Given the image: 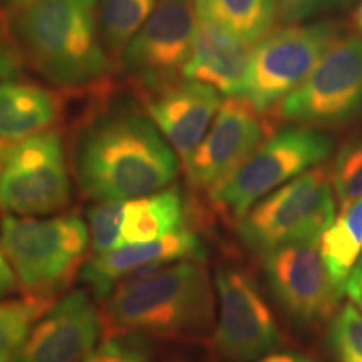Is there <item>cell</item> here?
Returning <instances> with one entry per match:
<instances>
[{"mask_svg": "<svg viewBox=\"0 0 362 362\" xmlns=\"http://www.w3.org/2000/svg\"><path fill=\"white\" fill-rule=\"evenodd\" d=\"M76 171L86 197L129 202L168 187L178 175V160L149 117L123 112L104 117L81 136Z\"/></svg>", "mask_w": 362, "mask_h": 362, "instance_id": "1", "label": "cell"}, {"mask_svg": "<svg viewBox=\"0 0 362 362\" xmlns=\"http://www.w3.org/2000/svg\"><path fill=\"white\" fill-rule=\"evenodd\" d=\"M12 35L27 61L62 88L101 79L111 67L98 19V0H33L19 4Z\"/></svg>", "mask_w": 362, "mask_h": 362, "instance_id": "2", "label": "cell"}, {"mask_svg": "<svg viewBox=\"0 0 362 362\" xmlns=\"http://www.w3.org/2000/svg\"><path fill=\"white\" fill-rule=\"evenodd\" d=\"M107 319L133 334H192L211 324L214 292L202 260H181L124 280L107 297Z\"/></svg>", "mask_w": 362, "mask_h": 362, "instance_id": "3", "label": "cell"}, {"mask_svg": "<svg viewBox=\"0 0 362 362\" xmlns=\"http://www.w3.org/2000/svg\"><path fill=\"white\" fill-rule=\"evenodd\" d=\"M336 218L332 173L317 165L262 198L238 220L250 250L269 253L297 242H320Z\"/></svg>", "mask_w": 362, "mask_h": 362, "instance_id": "4", "label": "cell"}, {"mask_svg": "<svg viewBox=\"0 0 362 362\" xmlns=\"http://www.w3.org/2000/svg\"><path fill=\"white\" fill-rule=\"evenodd\" d=\"M0 247L16 277L34 296L62 287L72 277L89 245L88 226L79 216L7 215L2 220Z\"/></svg>", "mask_w": 362, "mask_h": 362, "instance_id": "5", "label": "cell"}, {"mask_svg": "<svg viewBox=\"0 0 362 362\" xmlns=\"http://www.w3.org/2000/svg\"><path fill=\"white\" fill-rule=\"evenodd\" d=\"M332 153V139L322 131L296 126L270 134L233 175L211 189V200L240 220L262 198L315 168Z\"/></svg>", "mask_w": 362, "mask_h": 362, "instance_id": "6", "label": "cell"}, {"mask_svg": "<svg viewBox=\"0 0 362 362\" xmlns=\"http://www.w3.org/2000/svg\"><path fill=\"white\" fill-rule=\"evenodd\" d=\"M336 34V27L322 22L287 25L265 35L253 47L240 98L267 115L309 78Z\"/></svg>", "mask_w": 362, "mask_h": 362, "instance_id": "7", "label": "cell"}, {"mask_svg": "<svg viewBox=\"0 0 362 362\" xmlns=\"http://www.w3.org/2000/svg\"><path fill=\"white\" fill-rule=\"evenodd\" d=\"M71 200L64 146L57 131H42L6 149L0 170V208L19 216H45Z\"/></svg>", "mask_w": 362, "mask_h": 362, "instance_id": "8", "label": "cell"}, {"mask_svg": "<svg viewBox=\"0 0 362 362\" xmlns=\"http://www.w3.org/2000/svg\"><path fill=\"white\" fill-rule=\"evenodd\" d=\"M362 107V39H339L315 69L277 106V115L302 124H336Z\"/></svg>", "mask_w": 362, "mask_h": 362, "instance_id": "9", "label": "cell"}, {"mask_svg": "<svg viewBox=\"0 0 362 362\" xmlns=\"http://www.w3.org/2000/svg\"><path fill=\"white\" fill-rule=\"evenodd\" d=\"M197 25L192 0H160L153 16L124 49L121 61L126 72L156 93L178 84L192 54Z\"/></svg>", "mask_w": 362, "mask_h": 362, "instance_id": "10", "label": "cell"}, {"mask_svg": "<svg viewBox=\"0 0 362 362\" xmlns=\"http://www.w3.org/2000/svg\"><path fill=\"white\" fill-rule=\"evenodd\" d=\"M218 324L215 342L235 361L259 359L280 344L275 317L253 280L240 269H220L215 275Z\"/></svg>", "mask_w": 362, "mask_h": 362, "instance_id": "11", "label": "cell"}, {"mask_svg": "<svg viewBox=\"0 0 362 362\" xmlns=\"http://www.w3.org/2000/svg\"><path fill=\"white\" fill-rule=\"evenodd\" d=\"M264 270L280 305L302 324L329 317L344 296L330 277L319 242H297L265 253Z\"/></svg>", "mask_w": 362, "mask_h": 362, "instance_id": "12", "label": "cell"}, {"mask_svg": "<svg viewBox=\"0 0 362 362\" xmlns=\"http://www.w3.org/2000/svg\"><path fill=\"white\" fill-rule=\"evenodd\" d=\"M264 115L247 99L226 98L197 151L185 163L189 183L215 189L269 138Z\"/></svg>", "mask_w": 362, "mask_h": 362, "instance_id": "13", "label": "cell"}, {"mask_svg": "<svg viewBox=\"0 0 362 362\" xmlns=\"http://www.w3.org/2000/svg\"><path fill=\"white\" fill-rule=\"evenodd\" d=\"M101 334V317L88 293L71 292L35 322L13 362H84Z\"/></svg>", "mask_w": 362, "mask_h": 362, "instance_id": "14", "label": "cell"}, {"mask_svg": "<svg viewBox=\"0 0 362 362\" xmlns=\"http://www.w3.org/2000/svg\"><path fill=\"white\" fill-rule=\"evenodd\" d=\"M205 247L189 230L144 243H126L94 255L81 269V282L96 298H107L124 280L181 260H203Z\"/></svg>", "mask_w": 362, "mask_h": 362, "instance_id": "15", "label": "cell"}, {"mask_svg": "<svg viewBox=\"0 0 362 362\" xmlns=\"http://www.w3.org/2000/svg\"><path fill=\"white\" fill-rule=\"evenodd\" d=\"M221 103L223 99L215 88L187 81L156 93L146 110L149 119L187 163L206 136Z\"/></svg>", "mask_w": 362, "mask_h": 362, "instance_id": "16", "label": "cell"}, {"mask_svg": "<svg viewBox=\"0 0 362 362\" xmlns=\"http://www.w3.org/2000/svg\"><path fill=\"white\" fill-rule=\"evenodd\" d=\"M253 47L255 44L240 39L223 27L198 21L183 78L211 86L228 98L240 96Z\"/></svg>", "mask_w": 362, "mask_h": 362, "instance_id": "17", "label": "cell"}, {"mask_svg": "<svg viewBox=\"0 0 362 362\" xmlns=\"http://www.w3.org/2000/svg\"><path fill=\"white\" fill-rule=\"evenodd\" d=\"M59 99L33 83H0V141L17 143L47 131L59 117Z\"/></svg>", "mask_w": 362, "mask_h": 362, "instance_id": "18", "label": "cell"}, {"mask_svg": "<svg viewBox=\"0 0 362 362\" xmlns=\"http://www.w3.org/2000/svg\"><path fill=\"white\" fill-rule=\"evenodd\" d=\"M183 216V198L175 187L126 202L119 245L153 242L180 232Z\"/></svg>", "mask_w": 362, "mask_h": 362, "instance_id": "19", "label": "cell"}, {"mask_svg": "<svg viewBox=\"0 0 362 362\" xmlns=\"http://www.w3.org/2000/svg\"><path fill=\"white\" fill-rule=\"evenodd\" d=\"M198 21L223 27L250 44L269 35L279 19V0H194Z\"/></svg>", "mask_w": 362, "mask_h": 362, "instance_id": "20", "label": "cell"}, {"mask_svg": "<svg viewBox=\"0 0 362 362\" xmlns=\"http://www.w3.org/2000/svg\"><path fill=\"white\" fill-rule=\"evenodd\" d=\"M319 247L330 277L344 293L346 280L362 252V198L344 203Z\"/></svg>", "mask_w": 362, "mask_h": 362, "instance_id": "21", "label": "cell"}, {"mask_svg": "<svg viewBox=\"0 0 362 362\" xmlns=\"http://www.w3.org/2000/svg\"><path fill=\"white\" fill-rule=\"evenodd\" d=\"M156 7L158 0H99V30L112 57H123L124 49Z\"/></svg>", "mask_w": 362, "mask_h": 362, "instance_id": "22", "label": "cell"}, {"mask_svg": "<svg viewBox=\"0 0 362 362\" xmlns=\"http://www.w3.org/2000/svg\"><path fill=\"white\" fill-rule=\"evenodd\" d=\"M51 307L45 296L0 300V362H13L35 322Z\"/></svg>", "mask_w": 362, "mask_h": 362, "instance_id": "23", "label": "cell"}, {"mask_svg": "<svg viewBox=\"0 0 362 362\" xmlns=\"http://www.w3.org/2000/svg\"><path fill=\"white\" fill-rule=\"evenodd\" d=\"M126 202H98L88 211L89 238L94 255L119 247Z\"/></svg>", "mask_w": 362, "mask_h": 362, "instance_id": "24", "label": "cell"}, {"mask_svg": "<svg viewBox=\"0 0 362 362\" xmlns=\"http://www.w3.org/2000/svg\"><path fill=\"white\" fill-rule=\"evenodd\" d=\"M332 185L342 205L362 198V136L337 153L332 166Z\"/></svg>", "mask_w": 362, "mask_h": 362, "instance_id": "25", "label": "cell"}, {"mask_svg": "<svg viewBox=\"0 0 362 362\" xmlns=\"http://www.w3.org/2000/svg\"><path fill=\"white\" fill-rule=\"evenodd\" d=\"M329 341L341 362H362V314L354 305L347 304L339 312Z\"/></svg>", "mask_w": 362, "mask_h": 362, "instance_id": "26", "label": "cell"}, {"mask_svg": "<svg viewBox=\"0 0 362 362\" xmlns=\"http://www.w3.org/2000/svg\"><path fill=\"white\" fill-rule=\"evenodd\" d=\"M153 347L141 334L112 337L96 347L84 362H151Z\"/></svg>", "mask_w": 362, "mask_h": 362, "instance_id": "27", "label": "cell"}, {"mask_svg": "<svg viewBox=\"0 0 362 362\" xmlns=\"http://www.w3.org/2000/svg\"><path fill=\"white\" fill-rule=\"evenodd\" d=\"M336 0H279V19L284 22L305 21L322 8L332 6Z\"/></svg>", "mask_w": 362, "mask_h": 362, "instance_id": "28", "label": "cell"}, {"mask_svg": "<svg viewBox=\"0 0 362 362\" xmlns=\"http://www.w3.org/2000/svg\"><path fill=\"white\" fill-rule=\"evenodd\" d=\"M21 64L22 61L16 45L8 39L6 29L0 27V83L13 81V78H17Z\"/></svg>", "mask_w": 362, "mask_h": 362, "instance_id": "29", "label": "cell"}, {"mask_svg": "<svg viewBox=\"0 0 362 362\" xmlns=\"http://www.w3.org/2000/svg\"><path fill=\"white\" fill-rule=\"evenodd\" d=\"M344 293H347L354 302H361L362 298V252L357 257L354 267H352L349 277L344 285Z\"/></svg>", "mask_w": 362, "mask_h": 362, "instance_id": "30", "label": "cell"}, {"mask_svg": "<svg viewBox=\"0 0 362 362\" xmlns=\"http://www.w3.org/2000/svg\"><path fill=\"white\" fill-rule=\"evenodd\" d=\"M17 282L19 280L16 277V272H13L11 264H8L6 253H4L2 247H0V297L16 291Z\"/></svg>", "mask_w": 362, "mask_h": 362, "instance_id": "31", "label": "cell"}, {"mask_svg": "<svg viewBox=\"0 0 362 362\" xmlns=\"http://www.w3.org/2000/svg\"><path fill=\"white\" fill-rule=\"evenodd\" d=\"M259 362H317L312 357L305 354H298V352H279V354L265 356Z\"/></svg>", "mask_w": 362, "mask_h": 362, "instance_id": "32", "label": "cell"}, {"mask_svg": "<svg viewBox=\"0 0 362 362\" xmlns=\"http://www.w3.org/2000/svg\"><path fill=\"white\" fill-rule=\"evenodd\" d=\"M354 24L357 27V30L362 34V6L357 8L356 13H354Z\"/></svg>", "mask_w": 362, "mask_h": 362, "instance_id": "33", "label": "cell"}, {"mask_svg": "<svg viewBox=\"0 0 362 362\" xmlns=\"http://www.w3.org/2000/svg\"><path fill=\"white\" fill-rule=\"evenodd\" d=\"M6 149L2 146V141H0V170H2V163H4V156H6Z\"/></svg>", "mask_w": 362, "mask_h": 362, "instance_id": "34", "label": "cell"}, {"mask_svg": "<svg viewBox=\"0 0 362 362\" xmlns=\"http://www.w3.org/2000/svg\"><path fill=\"white\" fill-rule=\"evenodd\" d=\"M12 4H17V6H19V4H25V2H33V0H11Z\"/></svg>", "mask_w": 362, "mask_h": 362, "instance_id": "35", "label": "cell"}, {"mask_svg": "<svg viewBox=\"0 0 362 362\" xmlns=\"http://www.w3.org/2000/svg\"><path fill=\"white\" fill-rule=\"evenodd\" d=\"M359 304H362V298H361V302H359Z\"/></svg>", "mask_w": 362, "mask_h": 362, "instance_id": "36", "label": "cell"}]
</instances>
